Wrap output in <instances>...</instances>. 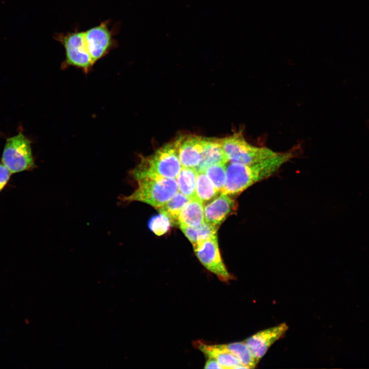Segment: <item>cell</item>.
I'll list each match as a JSON object with an SVG mask.
<instances>
[{
  "label": "cell",
  "mask_w": 369,
  "mask_h": 369,
  "mask_svg": "<svg viewBox=\"0 0 369 369\" xmlns=\"http://www.w3.org/2000/svg\"><path fill=\"white\" fill-rule=\"evenodd\" d=\"M219 193L204 172L198 173L196 193L197 197L203 203L217 197Z\"/></svg>",
  "instance_id": "obj_19"
},
{
  "label": "cell",
  "mask_w": 369,
  "mask_h": 369,
  "mask_svg": "<svg viewBox=\"0 0 369 369\" xmlns=\"http://www.w3.org/2000/svg\"><path fill=\"white\" fill-rule=\"evenodd\" d=\"M204 138L193 135L180 136L175 141L182 167L196 168L201 159Z\"/></svg>",
  "instance_id": "obj_10"
},
{
  "label": "cell",
  "mask_w": 369,
  "mask_h": 369,
  "mask_svg": "<svg viewBox=\"0 0 369 369\" xmlns=\"http://www.w3.org/2000/svg\"><path fill=\"white\" fill-rule=\"evenodd\" d=\"M204 222L203 203L197 197L191 198L179 214L178 225L195 227Z\"/></svg>",
  "instance_id": "obj_14"
},
{
  "label": "cell",
  "mask_w": 369,
  "mask_h": 369,
  "mask_svg": "<svg viewBox=\"0 0 369 369\" xmlns=\"http://www.w3.org/2000/svg\"><path fill=\"white\" fill-rule=\"evenodd\" d=\"M194 346L208 358L216 360L222 368H247L237 357L224 348L222 344H209L200 340L193 342Z\"/></svg>",
  "instance_id": "obj_12"
},
{
  "label": "cell",
  "mask_w": 369,
  "mask_h": 369,
  "mask_svg": "<svg viewBox=\"0 0 369 369\" xmlns=\"http://www.w3.org/2000/svg\"><path fill=\"white\" fill-rule=\"evenodd\" d=\"M291 152L278 153L262 161L247 165L229 162L226 179L220 193L237 195L253 184L273 175L285 163L292 159Z\"/></svg>",
  "instance_id": "obj_1"
},
{
  "label": "cell",
  "mask_w": 369,
  "mask_h": 369,
  "mask_svg": "<svg viewBox=\"0 0 369 369\" xmlns=\"http://www.w3.org/2000/svg\"><path fill=\"white\" fill-rule=\"evenodd\" d=\"M2 163L12 174L33 170L36 166L30 140L22 133L8 138Z\"/></svg>",
  "instance_id": "obj_5"
},
{
  "label": "cell",
  "mask_w": 369,
  "mask_h": 369,
  "mask_svg": "<svg viewBox=\"0 0 369 369\" xmlns=\"http://www.w3.org/2000/svg\"><path fill=\"white\" fill-rule=\"evenodd\" d=\"M237 209V203L232 196L221 193L204 208V221L219 227Z\"/></svg>",
  "instance_id": "obj_11"
},
{
  "label": "cell",
  "mask_w": 369,
  "mask_h": 369,
  "mask_svg": "<svg viewBox=\"0 0 369 369\" xmlns=\"http://www.w3.org/2000/svg\"><path fill=\"white\" fill-rule=\"evenodd\" d=\"M12 173L2 163H0V193L8 182Z\"/></svg>",
  "instance_id": "obj_22"
},
{
  "label": "cell",
  "mask_w": 369,
  "mask_h": 369,
  "mask_svg": "<svg viewBox=\"0 0 369 369\" xmlns=\"http://www.w3.org/2000/svg\"><path fill=\"white\" fill-rule=\"evenodd\" d=\"M148 225L150 229L154 234L161 236L168 231L172 223L167 216L160 213L151 218Z\"/></svg>",
  "instance_id": "obj_21"
},
{
  "label": "cell",
  "mask_w": 369,
  "mask_h": 369,
  "mask_svg": "<svg viewBox=\"0 0 369 369\" xmlns=\"http://www.w3.org/2000/svg\"><path fill=\"white\" fill-rule=\"evenodd\" d=\"M195 254L201 263L222 281L232 279L222 259L217 234L193 247Z\"/></svg>",
  "instance_id": "obj_8"
},
{
  "label": "cell",
  "mask_w": 369,
  "mask_h": 369,
  "mask_svg": "<svg viewBox=\"0 0 369 369\" xmlns=\"http://www.w3.org/2000/svg\"><path fill=\"white\" fill-rule=\"evenodd\" d=\"M204 368H222V367L219 365L218 362L214 359L209 358L207 361Z\"/></svg>",
  "instance_id": "obj_23"
},
{
  "label": "cell",
  "mask_w": 369,
  "mask_h": 369,
  "mask_svg": "<svg viewBox=\"0 0 369 369\" xmlns=\"http://www.w3.org/2000/svg\"><path fill=\"white\" fill-rule=\"evenodd\" d=\"M53 38L64 47L65 50V66H73L81 69L86 72L94 65L87 48L84 31H74L67 33H56Z\"/></svg>",
  "instance_id": "obj_6"
},
{
  "label": "cell",
  "mask_w": 369,
  "mask_h": 369,
  "mask_svg": "<svg viewBox=\"0 0 369 369\" xmlns=\"http://www.w3.org/2000/svg\"><path fill=\"white\" fill-rule=\"evenodd\" d=\"M222 345L224 348L235 356L240 362L247 368H254L257 365L258 362L244 341Z\"/></svg>",
  "instance_id": "obj_18"
},
{
  "label": "cell",
  "mask_w": 369,
  "mask_h": 369,
  "mask_svg": "<svg viewBox=\"0 0 369 369\" xmlns=\"http://www.w3.org/2000/svg\"><path fill=\"white\" fill-rule=\"evenodd\" d=\"M181 168L173 141L163 145L149 156L142 157L131 175L136 181L152 177L176 178Z\"/></svg>",
  "instance_id": "obj_2"
},
{
  "label": "cell",
  "mask_w": 369,
  "mask_h": 369,
  "mask_svg": "<svg viewBox=\"0 0 369 369\" xmlns=\"http://www.w3.org/2000/svg\"><path fill=\"white\" fill-rule=\"evenodd\" d=\"M190 199L188 197L178 191L171 199L157 210L160 213L165 215L169 218L172 225H178L179 214Z\"/></svg>",
  "instance_id": "obj_17"
},
{
  "label": "cell",
  "mask_w": 369,
  "mask_h": 369,
  "mask_svg": "<svg viewBox=\"0 0 369 369\" xmlns=\"http://www.w3.org/2000/svg\"><path fill=\"white\" fill-rule=\"evenodd\" d=\"M197 174L195 168L182 167L176 178L178 191L190 199L197 197L196 187Z\"/></svg>",
  "instance_id": "obj_16"
},
{
  "label": "cell",
  "mask_w": 369,
  "mask_h": 369,
  "mask_svg": "<svg viewBox=\"0 0 369 369\" xmlns=\"http://www.w3.org/2000/svg\"><path fill=\"white\" fill-rule=\"evenodd\" d=\"M110 20L102 22L99 25L84 31L87 46L95 64L118 45L114 36L115 27L110 28Z\"/></svg>",
  "instance_id": "obj_7"
},
{
  "label": "cell",
  "mask_w": 369,
  "mask_h": 369,
  "mask_svg": "<svg viewBox=\"0 0 369 369\" xmlns=\"http://www.w3.org/2000/svg\"><path fill=\"white\" fill-rule=\"evenodd\" d=\"M228 162L250 164L272 157L278 153L265 147L252 145L241 132L220 139Z\"/></svg>",
  "instance_id": "obj_4"
},
{
  "label": "cell",
  "mask_w": 369,
  "mask_h": 369,
  "mask_svg": "<svg viewBox=\"0 0 369 369\" xmlns=\"http://www.w3.org/2000/svg\"><path fill=\"white\" fill-rule=\"evenodd\" d=\"M193 247L217 234L219 227L206 222L195 227L179 226Z\"/></svg>",
  "instance_id": "obj_15"
},
{
  "label": "cell",
  "mask_w": 369,
  "mask_h": 369,
  "mask_svg": "<svg viewBox=\"0 0 369 369\" xmlns=\"http://www.w3.org/2000/svg\"><path fill=\"white\" fill-rule=\"evenodd\" d=\"M136 181L137 188L130 195L122 197V201L142 202L157 209L178 192L176 178L145 177Z\"/></svg>",
  "instance_id": "obj_3"
},
{
  "label": "cell",
  "mask_w": 369,
  "mask_h": 369,
  "mask_svg": "<svg viewBox=\"0 0 369 369\" xmlns=\"http://www.w3.org/2000/svg\"><path fill=\"white\" fill-rule=\"evenodd\" d=\"M227 164H215L209 167L204 173L215 188L220 192L226 179Z\"/></svg>",
  "instance_id": "obj_20"
},
{
  "label": "cell",
  "mask_w": 369,
  "mask_h": 369,
  "mask_svg": "<svg viewBox=\"0 0 369 369\" xmlns=\"http://www.w3.org/2000/svg\"><path fill=\"white\" fill-rule=\"evenodd\" d=\"M228 163L220 139L204 138L201 159L195 168L197 172H204L209 167L213 165Z\"/></svg>",
  "instance_id": "obj_13"
},
{
  "label": "cell",
  "mask_w": 369,
  "mask_h": 369,
  "mask_svg": "<svg viewBox=\"0 0 369 369\" xmlns=\"http://www.w3.org/2000/svg\"><path fill=\"white\" fill-rule=\"evenodd\" d=\"M288 330L287 324L283 323L259 331L244 341L250 348L254 357L259 362L270 347L280 339Z\"/></svg>",
  "instance_id": "obj_9"
}]
</instances>
